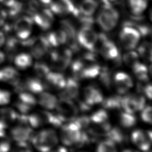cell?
I'll list each match as a JSON object with an SVG mask.
<instances>
[{
  "label": "cell",
  "instance_id": "cell-1",
  "mask_svg": "<svg viewBox=\"0 0 152 152\" xmlns=\"http://www.w3.org/2000/svg\"><path fill=\"white\" fill-rule=\"evenodd\" d=\"M105 1L106 3L97 15V22L103 30L109 31L117 25L119 18V14L116 8L108 4L107 0H105Z\"/></svg>",
  "mask_w": 152,
  "mask_h": 152
},
{
  "label": "cell",
  "instance_id": "cell-2",
  "mask_svg": "<svg viewBox=\"0 0 152 152\" xmlns=\"http://www.w3.org/2000/svg\"><path fill=\"white\" fill-rule=\"evenodd\" d=\"M30 141L36 149L45 152L55 147L58 140L56 132L52 129H48L33 134Z\"/></svg>",
  "mask_w": 152,
  "mask_h": 152
},
{
  "label": "cell",
  "instance_id": "cell-3",
  "mask_svg": "<svg viewBox=\"0 0 152 152\" xmlns=\"http://www.w3.org/2000/svg\"><path fill=\"white\" fill-rule=\"evenodd\" d=\"M56 115L63 122H71L78 115V109L75 103L70 99L59 98L56 106Z\"/></svg>",
  "mask_w": 152,
  "mask_h": 152
},
{
  "label": "cell",
  "instance_id": "cell-4",
  "mask_svg": "<svg viewBox=\"0 0 152 152\" xmlns=\"http://www.w3.org/2000/svg\"><path fill=\"white\" fill-rule=\"evenodd\" d=\"M98 40L101 42L100 53L103 58L109 60H113L116 63H121V55L118 48L113 41L104 33L98 35Z\"/></svg>",
  "mask_w": 152,
  "mask_h": 152
},
{
  "label": "cell",
  "instance_id": "cell-5",
  "mask_svg": "<svg viewBox=\"0 0 152 152\" xmlns=\"http://www.w3.org/2000/svg\"><path fill=\"white\" fill-rule=\"evenodd\" d=\"M77 39L80 46L88 50H95L98 34L91 26H83L77 33Z\"/></svg>",
  "mask_w": 152,
  "mask_h": 152
},
{
  "label": "cell",
  "instance_id": "cell-6",
  "mask_svg": "<svg viewBox=\"0 0 152 152\" xmlns=\"http://www.w3.org/2000/svg\"><path fill=\"white\" fill-rule=\"evenodd\" d=\"M141 34L137 29L127 24H124L119 34L121 43L127 50L134 49L137 46Z\"/></svg>",
  "mask_w": 152,
  "mask_h": 152
},
{
  "label": "cell",
  "instance_id": "cell-7",
  "mask_svg": "<svg viewBox=\"0 0 152 152\" xmlns=\"http://www.w3.org/2000/svg\"><path fill=\"white\" fill-rule=\"evenodd\" d=\"M81 135V130L73 121L68 122V124L61 126V140L65 145H77Z\"/></svg>",
  "mask_w": 152,
  "mask_h": 152
},
{
  "label": "cell",
  "instance_id": "cell-8",
  "mask_svg": "<svg viewBox=\"0 0 152 152\" xmlns=\"http://www.w3.org/2000/svg\"><path fill=\"white\" fill-rule=\"evenodd\" d=\"M26 46L30 48L31 55L36 58L40 59L45 56L50 49L45 36L33 37L25 40Z\"/></svg>",
  "mask_w": 152,
  "mask_h": 152
},
{
  "label": "cell",
  "instance_id": "cell-9",
  "mask_svg": "<svg viewBox=\"0 0 152 152\" xmlns=\"http://www.w3.org/2000/svg\"><path fill=\"white\" fill-rule=\"evenodd\" d=\"M33 21L31 17L24 15L18 18L13 25L14 32L18 39L21 40L29 38L33 30Z\"/></svg>",
  "mask_w": 152,
  "mask_h": 152
},
{
  "label": "cell",
  "instance_id": "cell-10",
  "mask_svg": "<svg viewBox=\"0 0 152 152\" xmlns=\"http://www.w3.org/2000/svg\"><path fill=\"white\" fill-rule=\"evenodd\" d=\"M72 54V52L69 48L65 49L61 52H51L50 59L53 68L58 71L65 69L71 62Z\"/></svg>",
  "mask_w": 152,
  "mask_h": 152
},
{
  "label": "cell",
  "instance_id": "cell-11",
  "mask_svg": "<svg viewBox=\"0 0 152 152\" xmlns=\"http://www.w3.org/2000/svg\"><path fill=\"white\" fill-rule=\"evenodd\" d=\"M50 10L57 15L73 14L76 17L80 15L78 8L72 0H56L50 4Z\"/></svg>",
  "mask_w": 152,
  "mask_h": 152
},
{
  "label": "cell",
  "instance_id": "cell-12",
  "mask_svg": "<svg viewBox=\"0 0 152 152\" xmlns=\"http://www.w3.org/2000/svg\"><path fill=\"white\" fill-rule=\"evenodd\" d=\"M33 23H36L41 29H49L54 21L53 14L50 9H38L31 15Z\"/></svg>",
  "mask_w": 152,
  "mask_h": 152
},
{
  "label": "cell",
  "instance_id": "cell-13",
  "mask_svg": "<svg viewBox=\"0 0 152 152\" xmlns=\"http://www.w3.org/2000/svg\"><path fill=\"white\" fill-rule=\"evenodd\" d=\"M61 28L66 34V43L72 52H77L80 50V45L77 39V32L74 25L68 20L61 21Z\"/></svg>",
  "mask_w": 152,
  "mask_h": 152
},
{
  "label": "cell",
  "instance_id": "cell-14",
  "mask_svg": "<svg viewBox=\"0 0 152 152\" xmlns=\"http://www.w3.org/2000/svg\"><path fill=\"white\" fill-rule=\"evenodd\" d=\"M33 135L32 129L28 125L24 123L18 122L11 130V137L16 143L28 142Z\"/></svg>",
  "mask_w": 152,
  "mask_h": 152
},
{
  "label": "cell",
  "instance_id": "cell-15",
  "mask_svg": "<svg viewBox=\"0 0 152 152\" xmlns=\"http://www.w3.org/2000/svg\"><path fill=\"white\" fill-rule=\"evenodd\" d=\"M46 89L45 81L39 78H28L23 83H19L16 86V90L18 92L26 91L31 93H40Z\"/></svg>",
  "mask_w": 152,
  "mask_h": 152
},
{
  "label": "cell",
  "instance_id": "cell-16",
  "mask_svg": "<svg viewBox=\"0 0 152 152\" xmlns=\"http://www.w3.org/2000/svg\"><path fill=\"white\" fill-rule=\"evenodd\" d=\"M132 142L141 150L147 151L150 148L151 142V132H144L141 129H136L132 132Z\"/></svg>",
  "mask_w": 152,
  "mask_h": 152
},
{
  "label": "cell",
  "instance_id": "cell-17",
  "mask_svg": "<svg viewBox=\"0 0 152 152\" xmlns=\"http://www.w3.org/2000/svg\"><path fill=\"white\" fill-rule=\"evenodd\" d=\"M113 81L115 87L118 93L120 94L126 93L133 86L131 77L124 72L116 73L113 77Z\"/></svg>",
  "mask_w": 152,
  "mask_h": 152
},
{
  "label": "cell",
  "instance_id": "cell-18",
  "mask_svg": "<svg viewBox=\"0 0 152 152\" xmlns=\"http://www.w3.org/2000/svg\"><path fill=\"white\" fill-rule=\"evenodd\" d=\"M20 74L15 68L11 66L0 69V82L16 87L20 82Z\"/></svg>",
  "mask_w": 152,
  "mask_h": 152
},
{
  "label": "cell",
  "instance_id": "cell-19",
  "mask_svg": "<svg viewBox=\"0 0 152 152\" xmlns=\"http://www.w3.org/2000/svg\"><path fill=\"white\" fill-rule=\"evenodd\" d=\"M64 89L59 94L60 98H66L70 99H75L79 94V84L78 80L73 77H69L66 79Z\"/></svg>",
  "mask_w": 152,
  "mask_h": 152
},
{
  "label": "cell",
  "instance_id": "cell-20",
  "mask_svg": "<svg viewBox=\"0 0 152 152\" xmlns=\"http://www.w3.org/2000/svg\"><path fill=\"white\" fill-rule=\"evenodd\" d=\"M103 100L101 91L94 86H89L84 90V100L90 106L102 103Z\"/></svg>",
  "mask_w": 152,
  "mask_h": 152
},
{
  "label": "cell",
  "instance_id": "cell-21",
  "mask_svg": "<svg viewBox=\"0 0 152 152\" xmlns=\"http://www.w3.org/2000/svg\"><path fill=\"white\" fill-rule=\"evenodd\" d=\"M45 83L46 88H52L56 89H63L64 88L66 78L60 72H49L45 78Z\"/></svg>",
  "mask_w": 152,
  "mask_h": 152
},
{
  "label": "cell",
  "instance_id": "cell-22",
  "mask_svg": "<svg viewBox=\"0 0 152 152\" xmlns=\"http://www.w3.org/2000/svg\"><path fill=\"white\" fill-rule=\"evenodd\" d=\"M45 36L50 49L52 48H57L61 45L66 43V34L61 28L55 31L49 32Z\"/></svg>",
  "mask_w": 152,
  "mask_h": 152
},
{
  "label": "cell",
  "instance_id": "cell-23",
  "mask_svg": "<svg viewBox=\"0 0 152 152\" xmlns=\"http://www.w3.org/2000/svg\"><path fill=\"white\" fill-rule=\"evenodd\" d=\"M97 0H81L78 10L80 15L84 17H91L98 7Z\"/></svg>",
  "mask_w": 152,
  "mask_h": 152
},
{
  "label": "cell",
  "instance_id": "cell-24",
  "mask_svg": "<svg viewBox=\"0 0 152 152\" xmlns=\"http://www.w3.org/2000/svg\"><path fill=\"white\" fill-rule=\"evenodd\" d=\"M41 123L43 125L50 124L55 127H61L64 123L58 115L47 111H39L37 112Z\"/></svg>",
  "mask_w": 152,
  "mask_h": 152
},
{
  "label": "cell",
  "instance_id": "cell-25",
  "mask_svg": "<svg viewBox=\"0 0 152 152\" xmlns=\"http://www.w3.org/2000/svg\"><path fill=\"white\" fill-rule=\"evenodd\" d=\"M83 61L84 66L82 72V79L93 78L97 77L99 74L101 66L97 64L96 62H88L84 60Z\"/></svg>",
  "mask_w": 152,
  "mask_h": 152
},
{
  "label": "cell",
  "instance_id": "cell-26",
  "mask_svg": "<svg viewBox=\"0 0 152 152\" xmlns=\"http://www.w3.org/2000/svg\"><path fill=\"white\" fill-rule=\"evenodd\" d=\"M105 137L106 138L112 141L116 145L124 144L127 142V137L126 134L118 127H111Z\"/></svg>",
  "mask_w": 152,
  "mask_h": 152
},
{
  "label": "cell",
  "instance_id": "cell-27",
  "mask_svg": "<svg viewBox=\"0 0 152 152\" xmlns=\"http://www.w3.org/2000/svg\"><path fill=\"white\" fill-rule=\"evenodd\" d=\"M39 103L46 109L52 110L55 108L58 100L56 97L48 92H41L38 99Z\"/></svg>",
  "mask_w": 152,
  "mask_h": 152
},
{
  "label": "cell",
  "instance_id": "cell-28",
  "mask_svg": "<svg viewBox=\"0 0 152 152\" xmlns=\"http://www.w3.org/2000/svg\"><path fill=\"white\" fill-rule=\"evenodd\" d=\"M14 62L17 68L26 69L32 64L31 56L27 53H21L14 57Z\"/></svg>",
  "mask_w": 152,
  "mask_h": 152
},
{
  "label": "cell",
  "instance_id": "cell-29",
  "mask_svg": "<svg viewBox=\"0 0 152 152\" xmlns=\"http://www.w3.org/2000/svg\"><path fill=\"white\" fill-rule=\"evenodd\" d=\"M122 96L120 95H113L106 99H103L102 102L104 109L118 110L121 109Z\"/></svg>",
  "mask_w": 152,
  "mask_h": 152
},
{
  "label": "cell",
  "instance_id": "cell-30",
  "mask_svg": "<svg viewBox=\"0 0 152 152\" xmlns=\"http://www.w3.org/2000/svg\"><path fill=\"white\" fill-rule=\"evenodd\" d=\"M121 108L126 112L134 113L137 110L133 94H128L122 97Z\"/></svg>",
  "mask_w": 152,
  "mask_h": 152
},
{
  "label": "cell",
  "instance_id": "cell-31",
  "mask_svg": "<svg viewBox=\"0 0 152 152\" xmlns=\"http://www.w3.org/2000/svg\"><path fill=\"white\" fill-rule=\"evenodd\" d=\"M147 0H128V6L133 14L139 15L145 10Z\"/></svg>",
  "mask_w": 152,
  "mask_h": 152
},
{
  "label": "cell",
  "instance_id": "cell-32",
  "mask_svg": "<svg viewBox=\"0 0 152 152\" xmlns=\"http://www.w3.org/2000/svg\"><path fill=\"white\" fill-rule=\"evenodd\" d=\"M132 68L135 75L140 81H148V68L144 64H141L138 61L132 67Z\"/></svg>",
  "mask_w": 152,
  "mask_h": 152
},
{
  "label": "cell",
  "instance_id": "cell-33",
  "mask_svg": "<svg viewBox=\"0 0 152 152\" xmlns=\"http://www.w3.org/2000/svg\"><path fill=\"white\" fill-rule=\"evenodd\" d=\"M119 121L124 128H131L134 126L137 122V119L134 113L126 112H121L119 115Z\"/></svg>",
  "mask_w": 152,
  "mask_h": 152
},
{
  "label": "cell",
  "instance_id": "cell-34",
  "mask_svg": "<svg viewBox=\"0 0 152 152\" xmlns=\"http://www.w3.org/2000/svg\"><path fill=\"white\" fill-rule=\"evenodd\" d=\"M138 53L147 62L151 61V45L150 42L145 41L138 48Z\"/></svg>",
  "mask_w": 152,
  "mask_h": 152
},
{
  "label": "cell",
  "instance_id": "cell-35",
  "mask_svg": "<svg viewBox=\"0 0 152 152\" xmlns=\"http://www.w3.org/2000/svg\"><path fill=\"white\" fill-rule=\"evenodd\" d=\"M102 84L107 88H110L112 86V75L111 71L106 66L101 67L99 74L98 75Z\"/></svg>",
  "mask_w": 152,
  "mask_h": 152
},
{
  "label": "cell",
  "instance_id": "cell-36",
  "mask_svg": "<svg viewBox=\"0 0 152 152\" xmlns=\"http://www.w3.org/2000/svg\"><path fill=\"white\" fill-rule=\"evenodd\" d=\"M34 71L37 78L42 79L45 78L50 71L49 67L45 63L37 62L34 65Z\"/></svg>",
  "mask_w": 152,
  "mask_h": 152
},
{
  "label": "cell",
  "instance_id": "cell-37",
  "mask_svg": "<svg viewBox=\"0 0 152 152\" xmlns=\"http://www.w3.org/2000/svg\"><path fill=\"white\" fill-rule=\"evenodd\" d=\"M18 100L31 107L32 108L37 103V100L32 93L26 91L19 92Z\"/></svg>",
  "mask_w": 152,
  "mask_h": 152
},
{
  "label": "cell",
  "instance_id": "cell-38",
  "mask_svg": "<svg viewBox=\"0 0 152 152\" xmlns=\"http://www.w3.org/2000/svg\"><path fill=\"white\" fill-rule=\"evenodd\" d=\"M108 115L105 109H99L94 112L90 116V121L92 124H100L108 121Z\"/></svg>",
  "mask_w": 152,
  "mask_h": 152
},
{
  "label": "cell",
  "instance_id": "cell-39",
  "mask_svg": "<svg viewBox=\"0 0 152 152\" xmlns=\"http://www.w3.org/2000/svg\"><path fill=\"white\" fill-rule=\"evenodd\" d=\"M97 151L99 152H109L116 151V144L111 140L106 138L100 142L97 147Z\"/></svg>",
  "mask_w": 152,
  "mask_h": 152
},
{
  "label": "cell",
  "instance_id": "cell-40",
  "mask_svg": "<svg viewBox=\"0 0 152 152\" xmlns=\"http://www.w3.org/2000/svg\"><path fill=\"white\" fill-rule=\"evenodd\" d=\"M139 55L134 50H130L126 52L123 56V61L124 63L129 67H132L137 62H138Z\"/></svg>",
  "mask_w": 152,
  "mask_h": 152
},
{
  "label": "cell",
  "instance_id": "cell-41",
  "mask_svg": "<svg viewBox=\"0 0 152 152\" xmlns=\"http://www.w3.org/2000/svg\"><path fill=\"white\" fill-rule=\"evenodd\" d=\"M72 121L78 126V127L81 131L87 129L91 124L90 117H88L87 116H81L80 117H77Z\"/></svg>",
  "mask_w": 152,
  "mask_h": 152
},
{
  "label": "cell",
  "instance_id": "cell-42",
  "mask_svg": "<svg viewBox=\"0 0 152 152\" xmlns=\"http://www.w3.org/2000/svg\"><path fill=\"white\" fill-rule=\"evenodd\" d=\"M142 112L141 113V118L142 120L147 123L151 124V106H147L141 110Z\"/></svg>",
  "mask_w": 152,
  "mask_h": 152
},
{
  "label": "cell",
  "instance_id": "cell-43",
  "mask_svg": "<svg viewBox=\"0 0 152 152\" xmlns=\"http://www.w3.org/2000/svg\"><path fill=\"white\" fill-rule=\"evenodd\" d=\"M11 93L9 91L0 88V106L7 105L11 100Z\"/></svg>",
  "mask_w": 152,
  "mask_h": 152
},
{
  "label": "cell",
  "instance_id": "cell-44",
  "mask_svg": "<svg viewBox=\"0 0 152 152\" xmlns=\"http://www.w3.org/2000/svg\"><path fill=\"white\" fill-rule=\"evenodd\" d=\"M137 110H141L145 106V99L142 94H133Z\"/></svg>",
  "mask_w": 152,
  "mask_h": 152
},
{
  "label": "cell",
  "instance_id": "cell-45",
  "mask_svg": "<svg viewBox=\"0 0 152 152\" xmlns=\"http://www.w3.org/2000/svg\"><path fill=\"white\" fill-rule=\"evenodd\" d=\"M75 99L77 100V104L75 103V104L78 109V111L80 110L82 112H87L91 109V106L88 105L84 100H81L80 99Z\"/></svg>",
  "mask_w": 152,
  "mask_h": 152
},
{
  "label": "cell",
  "instance_id": "cell-46",
  "mask_svg": "<svg viewBox=\"0 0 152 152\" xmlns=\"http://www.w3.org/2000/svg\"><path fill=\"white\" fill-rule=\"evenodd\" d=\"M8 17L7 12L2 7H0V27L5 25Z\"/></svg>",
  "mask_w": 152,
  "mask_h": 152
},
{
  "label": "cell",
  "instance_id": "cell-47",
  "mask_svg": "<svg viewBox=\"0 0 152 152\" xmlns=\"http://www.w3.org/2000/svg\"><path fill=\"white\" fill-rule=\"evenodd\" d=\"M18 1L17 0H0V4L9 9L14 7Z\"/></svg>",
  "mask_w": 152,
  "mask_h": 152
},
{
  "label": "cell",
  "instance_id": "cell-48",
  "mask_svg": "<svg viewBox=\"0 0 152 152\" xmlns=\"http://www.w3.org/2000/svg\"><path fill=\"white\" fill-rule=\"evenodd\" d=\"M151 91H152V89H151V84L147 83L143 88L142 93H144L149 100H151V94H152Z\"/></svg>",
  "mask_w": 152,
  "mask_h": 152
},
{
  "label": "cell",
  "instance_id": "cell-49",
  "mask_svg": "<svg viewBox=\"0 0 152 152\" xmlns=\"http://www.w3.org/2000/svg\"><path fill=\"white\" fill-rule=\"evenodd\" d=\"M5 34L4 31L0 30V48L2 47L5 43Z\"/></svg>",
  "mask_w": 152,
  "mask_h": 152
},
{
  "label": "cell",
  "instance_id": "cell-50",
  "mask_svg": "<svg viewBox=\"0 0 152 152\" xmlns=\"http://www.w3.org/2000/svg\"><path fill=\"white\" fill-rule=\"evenodd\" d=\"M5 59V54L4 53V52L0 51V64H1Z\"/></svg>",
  "mask_w": 152,
  "mask_h": 152
},
{
  "label": "cell",
  "instance_id": "cell-51",
  "mask_svg": "<svg viewBox=\"0 0 152 152\" xmlns=\"http://www.w3.org/2000/svg\"><path fill=\"white\" fill-rule=\"evenodd\" d=\"M39 1L45 5H49L52 3V0H39Z\"/></svg>",
  "mask_w": 152,
  "mask_h": 152
},
{
  "label": "cell",
  "instance_id": "cell-52",
  "mask_svg": "<svg viewBox=\"0 0 152 152\" xmlns=\"http://www.w3.org/2000/svg\"><path fill=\"white\" fill-rule=\"evenodd\" d=\"M108 1H117V0H108Z\"/></svg>",
  "mask_w": 152,
  "mask_h": 152
}]
</instances>
